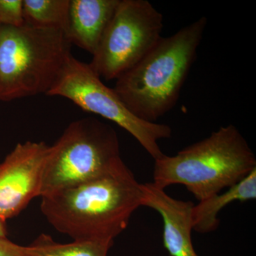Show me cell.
I'll use <instances>...</instances> for the list:
<instances>
[{
  "mask_svg": "<svg viewBox=\"0 0 256 256\" xmlns=\"http://www.w3.org/2000/svg\"><path fill=\"white\" fill-rule=\"evenodd\" d=\"M142 184L124 163L86 182L42 196L41 210L54 228L74 240L114 242L142 206Z\"/></svg>",
  "mask_w": 256,
  "mask_h": 256,
  "instance_id": "1",
  "label": "cell"
},
{
  "mask_svg": "<svg viewBox=\"0 0 256 256\" xmlns=\"http://www.w3.org/2000/svg\"><path fill=\"white\" fill-rule=\"evenodd\" d=\"M207 22L202 16L162 37L140 62L116 79L112 89L138 118L156 122L176 105Z\"/></svg>",
  "mask_w": 256,
  "mask_h": 256,
  "instance_id": "2",
  "label": "cell"
},
{
  "mask_svg": "<svg viewBox=\"0 0 256 256\" xmlns=\"http://www.w3.org/2000/svg\"><path fill=\"white\" fill-rule=\"evenodd\" d=\"M153 184L165 188L182 184L198 202L229 188L256 169L245 138L232 124L186 146L174 156L154 160Z\"/></svg>",
  "mask_w": 256,
  "mask_h": 256,
  "instance_id": "3",
  "label": "cell"
},
{
  "mask_svg": "<svg viewBox=\"0 0 256 256\" xmlns=\"http://www.w3.org/2000/svg\"><path fill=\"white\" fill-rule=\"evenodd\" d=\"M72 45L60 28L0 26V100L48 94Z\"/></svg>",
  "mask_w": 256,
  "mask_h": 256,
  "instance_id": "4",
  "label": "cell"
},
{
  "mask_svg": "<svg viewBox=\"0 0 256 256\" xmlns=\"http://www.w3.org/2000/svg\"><path fill=\"white\" fill-rule=\"evenodd\" d=\"M124 163L114 128L95 118L74 121L50 146L41 197L86 182Z\"/></svg>",
  "mask_w": 256,
  "mask_h": 256,
  "instance_id": "5",
  "label": "cell"
},
{
  "mask_svg": "<svg viewBox=\"0 0 256 256\" xmlns=\"http://www.w3.org/2000/svg\"><path fill=\"white\" fill-rule=\"evenodd\" d=\"M46 95L66 98L82 110L118 124L136 138L154 160L164 156L158 141L171 137V128L138 118L128 110L114 89L106 86L89 64L72 54Z\"/></svg>",
  "mask_w": 256,
  "mask_h": 256,
  "instance_id": "6",
  "label": "cell"
},
{
  "mask_svg": "<svg viewBox=\"0 0 256 256\" xmlns=\"http://www.w3.org/2000/svg\"><path fill=\"white\" fill-rule=\"evenodd\" d=\"M163 15L148 0H120L89 66L106 80L132 68L162 38Z\"/></svg>",
  "mask_w": 256,
  "mask_h": 256,
  "instance_id": "7",
  "label": "cell"
},
{
  "mask_svg": "<svg viewBox=\"0 0 256 256\" xmlns=\"http://www.w3.org/2000/svg\"><path fill=\"white\" fill-rule=\"evenodd\" d=\"M50 149L44 142L18 143L0 163V218L16 216L34 198L41 196Z\"/></svg>",
  "mask_w": 256,
  "mask_h": 256,
  "instance_id": "8",
  "label": "cell"
},
{
  "mask_svg": "<svg viewBox=\"0 0 256 256\" xmlns=\"http://www.w3.org/2000/svg\"><path fill=\"white\" fill-rule=\"evenodd\" d=\"M142 206L156 210L163 222V245L170 256H198L192 240L193 202L176 200L152 182L142 184Z\"/></svg>",
  "mask_w": 256,
  "mask_h": 256,
  "instance_id": "9",
  "label": "cell"
},
{
  "mask_svg": "<svg viewBox=\"0 0 256 256\" xmlns=\"http://www.w3.org/2000/svg\"><path fill=\"white\" fill-rule=\"evenodd\" d=\"M120 0H70L65 34L72 44L94 54Z\"/></svg>",
  "mask_w": 256,
  "mask_h": 256,
  "instance_id": "10",
  "label": "cell"
},
{
  "mask_svg": "<svg viewBox=\"0 0 256 256\" xmlns=\"http://www.w3.org/2000/svg\"><path fill=\"white\" fill-rule=\"evenodd\" d=\"M256 198V169L224 193H217L194 205L192 212L193 230L208 234L218 228V214L232 202H245Z\"/></svg>",
  "mask_w": 256,
  "mask_h": 256,
  "instance_id": "11",
  "label": "cell"
},
{
  "mask_svg": "<svg viewBox=\"0 0 256 256\" xmlns=\"http://www.w3.org/2000/svg\"><path fill=\"white\" fill-rule=\"evenodd\" d=\"M70 0H23L24 23L35 28L65 32Z\"/></svg>",
  "mask_w": 256,
  "mask_h": 256,
  "instance_id": "12",
  "label": "cell"
},
{
  "mask_svg": "<svg viewBox=\"0 0 256 256\" xmlns=\"http://www.w3.org/2000/svg\"><path fill=\"white\" fill-rule=\"evenodd\" d=\"M114 242L102 240H74L60 244L42 234L30 246L36 256H107Z\"/></svg>",
  "mask_w": 256,
  "mask_h": 256,
  "instance_id": "13",
  "label": "cell"
},
{
  "mask_svg": "<svg viewBox=\"0 0 256 256\" xmlns=\"http://www.w3.org/2000/svg\"><path fill=\"white\" fill-rule=\"evenodd\" d=\"M23 0H0V26L24 24Z\"/></svg>",
  "mask_w": 256,
  "mask_h": 256,
  "instance_id": "14",
  "label": "cell"
},
{
  "mask_svg": "<svg viewBox=\"0 0 256 256\" xmlns=\"http://www.w3.org/2000/svg\"><path fill=\"white\" fill-rule=\"evenodd\" d=\"M0 256H36L31 247L14 244L8 237H0Z\"/></svg>",
  "mask_w": 256,
  "mask_h": 256,
  "instance_id": "15",
  "label": "cell"
},
{
  "mask_svg": "<svg viewBox=\"0 0 256 256\" xmlns=\"http://www.w3.org/2000/svg\"><path fill=\"white\" fill-rule=\"evenodd\" d=\"M6 220L0 218V237H8Z\"/></svg>",
  "mask_w": 256,
  "mask_h": 256,
  "instance_id": "16",
  "label": "cell"
}]
</instances>
